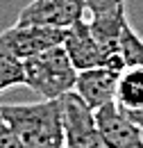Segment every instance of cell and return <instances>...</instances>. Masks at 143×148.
Here are the masks:
<instances>
[{"label":"cell","instance_id":"obj_12","mask_svg":"<svg viewBox=\"0 0 143 148\" xmlns=\"http://www.w3.org/2000/svg\"><path fill=\"white\" fill-rule=\"evenodd\" d=\"M121 7H125V0H86V12L91 16L114 12V9H121Z\"/></svg>","mask_w":143,"mask_h":148},{"label":"cell","instance_id":"obj_2","mask_svg":"<svg viewBox=\"0 0 143 148\" xmlns=\"http://www.w3.org/2000/svg\"><path fill=\"white\" fill-rule=\"evenodd\" d=\"M23 64H25V84L41 98L54 100L68 91H75L80 71L75 69L61 43L34 57H27Z\"/></svg>","mask_w":143,"mask_h":148},{"label":"cell","instance_id":"obj_5","mask_svg":"<svg viewBox=\"0 0 143 148\" xmlns=\"http://www.w3.org/2000/svg\"><path fill=\"white\" fill-rule=\"evenodd\" d=\"M95 123L105 148H143L141 128L123 112L116 100L95 110Z\"/></svg>","mask_w":143,"mask_h":148},{"label":"cell","instance_id":"obj_6","mask_svg":"<svg viewBox=\"0 0 143 148\" xmlns=\"http://www.w3.org/2000/svg\"><path fill=\"white\" fill-rule=\"evenodd\" d=\"M84 12H86V0H32L20 9L18 21L66 30L73 23L84 18Z\"/></svg>","mask_w":143,"mask_h":148},{"label":"cell","instance_id":"obj_1","mask_svg":"<svg viewBox=\"0 0 143 148\" xmlns=\"http://www.w3.org/2000/svg\"><path fill=\"white\" fill-rule=\"evenodd\" d=\"M0 114L23 148H64L59 98L27 105H0Z\"/></svg>","mask_w":143,"mask_h":148},{"label":"cell","instance_id":"obj_3","mask_svg":"<svg viewBox=\"0 0 143 148\" xmlns=\"http://www.w3.org/2000/svg\"><path fill=\"white\" fill-rule=\"evenodd\" d=\"M64 148H105L95 123V112L84 103L77 91H68L59 98Z\"/></svg>","mask_w":143,"mask_h":148},{"label":"cell","instance_id":"obj_4","mask_svg":"<svg viewBox=\"0 0 143 148\" xmlns=\"http://www.w3.org/2000/svg\"><path fill=\"white\" fill-rule=\"evenodd\" d=\"M64 41V27L52 25H36V23H20L16 21L12 27L0 32V48L12 53L18 59L34 57L52 46H59Z\"/></svg>","mask_w":143,"mask_h":148},{"label":"cell","instance_id":"obj_10","mask_svg":"<svg viewBox=\"0 0 143 148\" xmlns=\"http://www.w3.org/2000/svg\"><path fill=\"white\" fill-rule=\"evenodd\" d=\"M118 57L123 62V69L125 66H134V64L143 66V37L129 25V21H127V25L123 27V34H121Z\"/></svg>","mask_w":143,"mask_h":148},{"label":"cell","instance_id":"obj_14","mask_svg":"<svg viewBox=\"0 0 143 148\" xmlns=\"http://www.w3.org/2000/svg\"><path fill=\"white\" fill-rule=\"evenodd\" d=\"M123 112H125L127 116H129V119L143 130V107H136V110H123Z\"/></svg>","mask_w":143,"mask_h":148},{"label":"cell","instance_id":"obj_7","mask_svg":"<svg viewBox=\"0 0 143 148\" xmlns=\"http://www.w3.org/2000/svg\"><path fill=\"white\" fill-rule=\"evenodd\" d=\"M61 46L66 48V53L75 64L77 71H86V69H95V66H105L107 57L102 46L98 43L95 34L91 32L89 21H77L71 27L64 30V41Z\"/></svg>","mask_w":143,"mask_h":148},{"label":"cell","instance_id":"obj_11","mask_svg":"<svg viewBox=\"0 0 143 148\" xmlns=\"http://www.w3.org/2000/svg\"><path fill=\"white\" fill-rule=\"evenodd\" d=\"M18 84H25V64L23 59L0 48V91Z\"/></svg>","mask_w":143,"mask_h":148},{"label":"cell","instance_id":"obj_9","mask_svg":"<svg viewBox=\"0 0 143 148\" xmlns=\"http://www.w3.org/2000/svg\"><path fill=\"white\" fill-rule=\"evenodd\" d=\"M116 103L123 110L143 107V66H125L118 75L116 87Z\"/></svg>","mask_w":143,"mask_h":148},{"label":"cell","instance_id":"obj_8","mask_svg":"<svg viewBox=\"0 0 143 148\" xmlns=\"http://www.w3.org/2000/svg\"><path fill=\"white\" fill-rule=\"evenodd\" d=\"M118 75L121 71L109 69V66H95L77 73L75 91L84 98V103L91 110H100L109 103L116 100V87H118Z\"/></svg>","mask_w":143,"mask_h":148},{"label":"cell","instance_id":"obj_13","mask_svg":"<svg viewBox=\"0 0 143 148\" xmlns=\"http://www.w3.org/2000/svg\"><path fill=\"white\" fill-rule=\"evenodd\" d=\"M0 148H23L18 137L14 134V130L9 128L7 121L2 119V114H0Z\"/></svg>","mask_w":143,"mask_h":148}]
</instances>
